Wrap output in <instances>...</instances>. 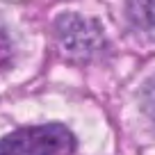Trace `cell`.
<instances>
[{
  "instance_id": "1",
  "label": "cell",
  "mask_w": 155,
  "mask_h": 155,
  "mask_svg": "<svg viewBox=\"0 0 155 155\" xmlns=\"http://www.w3.org/2000/svg\"><path fill=\"white\" fill-rule=\"evenodd\" d=\"M75 137L62 123L21 128L0 139V155H73Z\"/></svg>"
},
{
  "instance_id": "2",
  "label": "cell",
  "mask_w": 155,
  "mask_h": 155,
  "mask_svg": "<svg viewBox=\"0 0 155 155\" xmlns=\"http://www.w3.org/2000/svg\"><path fill=\"white\" fill-rule=\"evenodd\" d=\"M57 44L73 59H91L103 48V34L94 21L80 16H62L57 21Z\"/></svg>"
},
{
  "instance_id": "3",
  "label": "cell",
  "mask_w": 155,
  "mask_h": 155,
  "mask_svg": "<svg viewBox=\"0 0 155 155\" xmlns=\"http://www.w3.org/2000/svg\"><path fill=\"white\" fill-rule=\"evenodd\" d=\"M128 16L139 30L155 34V0H130Z\"/></svg>"
},
{
  "instance_id": "4",
  "label": "cell",
  "mask_w": 155,
  "mask_h": 155,
  "mask_svg": "<svg viewBox=\"0 0 155 155\" xmlns=\"http://www.w3.org/2000/svg\"><path fill=\"white\" fill-rule=\"evenodd\" d=\"M146 91H148V105L153 107V112H155V80L148 84V89H146Z\"/></svg>"
}]
</instances>
